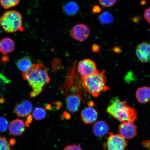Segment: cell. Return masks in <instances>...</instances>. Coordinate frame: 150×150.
<instances>
[{
  "instance_id": "1",
  "label": "cell",
  "mask_w": 150,
  "mask_h": 150,
  "mask_svg": "<svg viewBox=\"0 0 150 150\" xmlns=\"http://www.w3.org/2000/svg\"><path fill=\"white\" fill-rule=\"evenodd\" d=\"M22 76L32 88L30 93L32 98L40 95L44 86L50 81L46 67L40 63L33 64L29 70L22 73Z\"/></svg>"
},
{
  "instance_id": "2",
  "label": "cell",
  "mask_w": 150,
  "mask_h": 150,
  "mask_svg": "<svg viewBox=\"0 0 150 150\" xmlns=\"http://www.w3.org/2000/svg\"><path fill=\"white\" fill-rule=\"evenodd\" d=\"M106 112L121 123L134 122L137 117L136 110L127 105L126 101L121 100L118 97L111 100L106 109Z\"/></svg>"
},
{
  "instance_id": "3",
  "label": "cell",
  "mask_w": 150,
  "mask_h": 150,
  "mask_svg": "<svg viewBox=\"0 0 150 150\" xmlns=\"http://www.w3.org/2000/svg\"><path fill=\"white\" fill-rule=\"evenodd\" d=\"M81 82L84 89L93 97H98L108 89L107 78L104 70L97 71L91 76H81Z\"/></svg>"
},
{
  "instance_id": "4",
  "label": "cell",
  "mask_w": 150,
  "mask_h": 150,
  "mask_svg": "<svg viewBox=\"0 0 150 150\" xmlns=\"http://www.w3.org/2000/svg\"><path fill=\"white\" fill-rule=\"evenodd\" d=\"M22 15L15 10L5 12L0 18V25L5 32L13 33L23 30Z\"/></svg>"
},
{
  "instance_id": "5",
  "label": "cell",
  "mask_w": 150,
  "mask_h": 150,
  "mask_svg": "<svg viewBox=\"0 0 150 150\" xmlns=\"http://www.w3.org/2000/svg\"><path fill=\"white\" fill-rule=\"evenodd\" d=\"M127 145L126 139L120 134L110 133L103 148L104 150H125Z\"/></svg>"
},
{
  "instance_id": "6",
  "label": "cell",
  "mask_w": 150,
  "mask_h": 150,
  "mask_svg": "<svg viewBox=\"0 0 150 150\" xmlns=\"http://www.w3.org/2000/svg\"><path fill=\"white\" fill-rule=\"evenodd\" d=\"M78 70L81 76L86 77L95 74L98 70L94 61L90 59H85L79 63Z\"/></svg>"
},
{
  "instance_id": "7",
  "label": "cell",
  "mask_w": 150,
  "mask_h": 150,
  "mask_svg": "<svg viewBox=\"0 0 150 150\" xmlns=\"http://www.w3.org/2000/svg\"><path fill=\"white\" fill-rule=\"evenodd\" d=\"M90 34L89 28L83 24H78L74 25L71 29L70 35L74 40L83 42L88 38Z\"/></svg>"
},
{
  "instance_id": "8",
  "label": "cell",
  "mask_w": 150,
  "mask_h": 150,
  "mask_svg": "<svg viewBox=\"0 0 150 150\" xmlns=\"http://www.w3.org/2000/svg\"><path fill=\"white\" fill-rule=\"evenodd\" d=\"M119 130L120 134L125 139H132L137 134V127L132 122L121 123L119 127Z\"/></svg>"
},
{
  "instance_id": "9",
  "label": "cell",
  "mask_w": 150,
  "mask_h": 150,
  "mask_svg": "<svg viewBox=\"0 0 150 150\" xmlns=\"http://www.w3.org/2000/svg\"><path fill=\"white\" fill-rule=\"evenodd\" d=\"M137 57L142 63H150V44L144 42L138 45L136 50Z\"/></svg>"
},
{
  "instance_id": "10",
  "label": "cell",
  "mask_w": 150,
  "mask_h": 150,
  "mask_svg": "<svg viewBox=\"0 0 150 150\" xmlns=\"http://www.w3.org/2000/svg\"><path fill=\"white\" fill-rule=\"evenodd\" d=\"M33 109V106L31 103L29 101L24 100L16 104L14 110L18 117H24L29 115Z\"/></svg>"
},
{
  "instance_id": "11",
  "label": "cell",
  "mask_w": 150,
  "mask_h": 150,
  "mask_svg": "<svg viewBox=\"0 0 150 150\" xmlns=\"http://www.w3.org/2000/svg\"><path fill=\"white\" fill-rule=\"evenodd\" d=\"M98 117V113L96 110L92 106L84 108L81 113L82 120L86 124H91L95 122Z\"/></svg>"
},
{
  "instance_id": "12",
  "label": "cell",
  "mask_w": 150,
  "mask_h": 150,
  "mask_svg": "<svg viewBox=\"0 0 150 150\" xmlns=\"http://www.w3.org/2000/svg\"><path fill=\"white\" fill-rule=\"evenodd\" d=\"M83 100L81 96L72 94L67 96L66 101L67 109L72 112H76L79 109L81 101Z\"/></svg>"
},
{
  "instance_id": "13",
  "label": "cell",
  "mask_w": 150,
  "mask_h": 150,
  "mask_svg": "<svg viewBox=\"0 0 150 150\" xmlns=\"http://www.w3.org/2000/svg\"><path fill=\"white\" fill-rule=\"evenodd\" d=\"M25 124L22 120L16 119L13 120L9 124V130L13 136H18L23 134L25 130Z\"/></svg>"
},
{
  "instance_id": "14",
  "label": "cell",
  "mask_w": 150,
  "mask_h": 150,
  "mask_svg": "<svg viewBox=\"0 0 150 150\" xmlns=\"http://www.w3.org/2000/svg\"><path fill=\"white\" fill-rule=\"evenodd\" d=\"M136 96L141 104H146L150 101V88L147 86L141 87L137 90Z\"/></svg>"
},
{
  "instance_id": "15",
  "label": "cell",
  "mask_w": 150,
  "mask_h": 150,
  "mask_svg": "<svg viewBox=\"0 0 150 150\" xmlns=\"http://www.w3.org/2000/svg\"><path fill=\"white\" fill-rule=\"evenodd\" d=\"M109 127L108 123L104 121L96 122L93 127V130L95 135L99 137L104 136L108 133Z\"/></svg>"
},
{
  "instance_id": "16",
  "label": "cell",
  "mask_w": 150,
  "mask_h": 150,
  "mask_svg": "<svg viewBox=\"0 0 150 150\" xmlns=\"http://www.w3.org/2000/svg\"><path fill=\"white\" fill-rule=\"evenodd\" d=\"M15 44L14 41L9 38H5L0 41V52L7 54L14 50Z\"/></svg>"
},
{
  "instance_id": "17",
  "label": "cell",
  "mask_w": 150,
  "mask_h": 150,
  "mask_svg": "<svg viewBox=\"0 0 150 150\" xmlns=\"http://www.w3.org/2000/svg\"><path fill=\"white\" fill-rule=\"evenodd\" d=\"M16 64L18 69L23 72L29 70L33 65L30 58L28 56L18 60Z\"/></svg>"
},
{
  "instance_id": "18",
  "label": "cell",
  "mask_w": 150,
  "mask_h": 150,
  "mask_svg": "<svg viewBox=\"0 0 150 150\" xmlns=\"http://www.w3.org/2000/svg\"><path fill=\"white\" fill-rule=\"evenodd\" d=\"M64 9L65 12L67 14L73 16L78 12L79 7L76 3L71 2L66 4Z\"/></svg>"
},
{
  "instance_id": "19",
  "label": "cell",
  "mask_w": 150,
  "mask_h": 150,
  "mask_svg": "<svg viewBox=\"0 0 150 150\" xmlns=\"http://www.w3.org/2000/svg\"><path fill=\"white\" fill-rule=\"evenodd\" d=\"M46 115V110L41 108H35L33 112V117L37 120H40L44 119Z\"/></svg>"
},
{
  "instance_id": "20",
  "label": "cell",
  "mask_w": 150,
  "mask_h": 150,
  "mask_svg": "<svg viewBox=\"0 0 150 150\" xmlns=\"http://www.w3.org/2000/svg\"><path fill=\"white\" fill-rule=\"evenodd\" d=\"M20 2V0H0L1 6L5 9H8L16 6Z\"/></svg>"
},
{
  "instance_id": "21",
  "label": "cell",
  "mask_w": 150,
  "mask_h": 150,
  "mask_svg": "<svg viewBox=\"0 0 150 150\" xmlns=\"http://www.w3.org/2000/svg\"><path fill=\"white\" fill-rule=\"evenodd\" d=\"M12 146L8 139L0 136V150H11Z\"/></svg>"
},
{
  "instance_id": "22",
  "label": "cell",
  "mask_w": 150,
  "mask_h": 150,
  "mask_svg": "<svg viewBox=\"0 0 150 150\" xmlns=\"http://www.w3.org/2000/svg\"><path fill=\"white\" fill-rule=\"evenodd\" d=\"M100 17V22L103 24H109L113 20L112 15L108 12L103 13Z\"/></svg>"
},
{
  "instance_id": "23",
  "label": "cell",
  "mask_w": 150,
  "mask_h": 150,
  "mask_svg": "<svg viewBox=\"0 0 150 150\" xmlns=\"http://www.w3.org/2000/svg\"><path fill=\"white\" fill-rule=\"evenodd\" d=\"M8 122L6 118L0 117V132H6L8 127Z\"/></svg>"
},
{
  "instance_id": "24",
  "label": "cell",
  "mask_w": 150,
  "mask_h": 150,
  "mask_svg": "<svg viewBox=\"0 0 150 150\" xmlns=\"http://www.w3.org/2000/svg\"><path fill=\"white\" fill-rule=\"evenodd\" d=\"M101 5L105 7H110L115 5L117 0H98Z\"/></svg>"
},
{
  "instance_id": "25",
  "label": "cell",
  "mask_w": 150,
  "mask_h": 150,
  "mask_svg": "<svg viewBox=\"0 0 150 150\" xmlns=\"http://www.w3.org/2000/svg\"><path fill=\"white\" fill-rule=\"evenodd\" d=\"M144 16L146 21L150 24V7L145 9Z\"/></svg>"
},
{
  "instance_id": "26",
  "label": "cell",
  "mask_w": 150,
  "mask_h": 150,
  "mask_svg": "<svg viewBox=\"0 0 150 150\" xmlns=\"http://www.w3.org/2000/svg\"><path fill=\"white\" fill-rule=\"evenodd\" d=\"M63 150H82L80 146L76 145H69L65 148Z\"/></svg>"
},
{
  "instance_id": "27",
  "label": "cell",
  "mask_w": 150,
  "mask_h": 150,
  "mask_svg": "<svg viewBox=\"0 0 150 150\" xmlns=\"http://www.w3.org/2000/svg\"><path fill=\"white\" fill-rule=\"evenodd\" d=\"M92 11L93 13L97 14L100 13L102 11V9L98 6L95 5L93 7Z\"/></svg>"
},
{
  "instance_id": "28",
  "label": "cell",
  "mask_w": 150,
  "mask_h": 150,
  "mask_svg": "<svg viewBox=\"0 0 150 150\" xmlns=\"http://www.w3.org/2000/svg\"><path fill=\"white\" fill-rule=\"evenodd\" d=\"M142 144L144 148L150 150V140H144L142 142Z\"/></svg>"
},
{
  "instance_id": "29",
  "label": "cell",
  "mask_w": 150,
  "mask_h": 150,
  "mask_svg": "<svg viewBox=\"0 0 150 150\" xmlns=\"http://www.w3.org/2000/svg\"><path fill=\"white\" fill-rule=\"evenodd\" d=\"M33 117L32 116L29 115L28 116L27 120L25 122V124L26 126L29 127L30 124L32 122Z\"/></svg>"
},
{
  "instance_id": "30",
  "label": "cell",
  "mask_w": 150,
  "mask_h": 150,
  "mask_svg": "<svg viewBox=\"0 0 150 150\" xmlns=\"http://www.w3.org/2000/svg\"><path fill=\"white\" fill-rule=\"evenodd\" d=\"M99 50V46L98 45L95 44L92 46V50L93 52H98Z\"/></svg>"
},
{
  "instance_id": "31",
  "label": "cell",
  "mask_w": 150,
  "mask_h": 150,
  "mask_svg": "<svg viewBox=\"0 0 150 150\" xmlns=\"http://www.w3.org/2000/svg\"><path fill=\"white\" fill-rule=\"evenodd\" d=\"M63 115L64 117V118H65L66 119H70L71 117L70 114L67 113V112H64Z\"/></svg>"
},
{
  "instance_id": "32",
  "label": "cell",
  "mask_w": 150,
  "mask_h": 150,
  "mask_svg": "<svg viewBox=\"0 0 150 150\" xmlns=\"http://www.w3.org/2000/svg\"><path fill=\"white\" fill-rule=\"evenodd\" d=\"M9 142L12 146H14L16 144V141L14 138H11L9 140Z\"/></svg>"
},
{
  "instance_id": "33",
  "label": "cell",
  "mask_w": 150,
  "mask_h": 150,
  "mask_svg": "<svg viewBox=\"0 0 150 150\" xmlns=\"http://www.w3.org/2000/svg\"><path fill=\"white\" fill-rule=\"evenodd\" d=\"M113 50L114 52H117V53H119L120 51V48L118 47H115V48H114Z\"/></svg>"
}]
</instances>
